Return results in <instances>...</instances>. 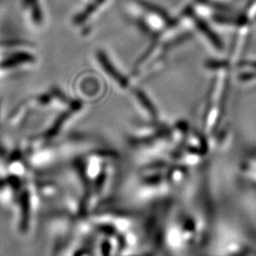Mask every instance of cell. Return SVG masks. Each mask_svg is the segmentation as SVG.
<instances>
[{"instance_id":"obj_3","label":"cell","mask_w":256,"mask_h":256,"mask_svg":"<svg viewBox=\"0 0 256 256\" xmlns=\"http://www.w3.org/2000/svg\"><path fill=\"white\" fill-rule=\"evenodd\" d=\"M104 1V0H95L92 4H90L86 9L82 12V14H78L77 16H75V18L74 20V23L75 24H81V23H82L92 14L94 12V10L100 6L101 3H102Z\"/></svg>"},{"instance_id":"obj_1","label":"cell","mask_w":256,"mask_h":256,"mask_svg":"<svg viewBox=\"0 0 256 256\" xmlns=\"http://www.w3.org/2000/svg\"><path fill=\"white\" fill-rule=\"evenodd\" d=\"M97 58L100 61L102 68L106 70V74L110 75V77H112L116 82L119 84L120 86L124 88L128 86V82L126 79L122 74H119V72L116 70L115 66H113V64H111L106 55L104 54L102 52H98Z\"/></svg>"},{"instance_id":"obj_4","label":"cell","mask_w":256,"mask_h":256,"mask_svg":"<svg viewBox=\"0 0 256 256\" xmlns=\"http://www.w3.org/2000/svg\"><path fill=\"white\" fill-rule=\"evenodd\" d=\"M32 60V56L26 54H19L12 56L10 58L4 61L1 66L4 68H9V66H16V64L24 63V62H30Z\"/></svg>"},{"instance_id":"obj_2","label":"cell","mask_w":256,"mask_h":256,"mask_svg":"<svg viewBox=\"0 0 256 256\" xmlns=\"http://www.w3.org/2000/svg\"><path fill=\"white\" fill-rule=\"evenodd\" d=\"M196 22L198 26L200 28V30H202V32H203L204 34H206V36L210 39V42H212L214 46H216V48H222V44H221V41H220V38L216 36V34L210 30L209 26H208L206 23H204L200 19H196Z\"/></svg>"},{"instance_id":"obj_5","label":"cell","mask_w":256,"mask_h":256,"mask_svg":"<svg viewBox=\"0 0 256 256\" xmlns=\"http://www.w3.org/2000/svg\"><path fill=\"white\" fill-rule=\"evenodd\" d=\"M136 95H138V98L140 99V101L142 102V104L146 106L147 110L149 111H152V112L154 111L153 106L150 104V102L148 100V98L146 96L144 93H142V92H136Z\"/></svg>"}]
</instances>
